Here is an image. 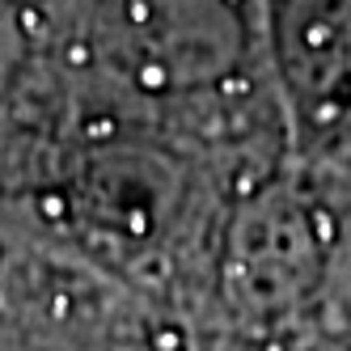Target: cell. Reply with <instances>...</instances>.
Listing matches in <instances>:
<instances>
[{"label":"cell","mask_w":351,"mask_h":351,"mask_svg":"<svg viewBox=\"0 0 351 351\" xmlns=\"http://www.w3.org/2000/svg\"><path fill=\"white\" fill-rule=\"evenodd\" d=\"M258 30L292 169L343 204L351 199V0H258Z\"/></svg>","instance_id":"cell-1"}]
</instances>
